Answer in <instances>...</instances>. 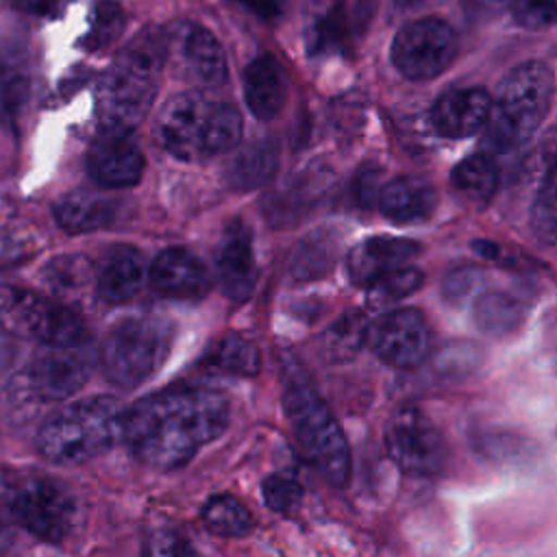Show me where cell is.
Masks as SVG:
<instances>
[{"label":"cell","instance_id":"cell-1","mask_svg":"<svg viewBox=\"0 0 557 557\" xmlns=\"http://www.w3.org/2000/svg\"><path fill=\"white\" fill-rule=\"evenodd\" d=\"M228 400L209 387H170L144 396L124 418V440L144 466L178 470L228 426Z\"/></svg>","mask_w":557,"mask_h":557},{"label":"cell","instance_id":"cell-2","mask_svg":"<svg viewBox=\"0 0 557 557\" xmlns=\"http://www.w3.org/2000/svg\"><path fill=\"white\" fill-rule=\"evenodd\" d=\"M165 59L168 35L159 28H144L117 52L98 85L96 113L102 131L131 133L144 122Z\"/></svg>","mask_w":557,"mask_h":557},{"label":"cell","instance_id":"cell-3","mask_svg":"<svg viewBox=\"0 0 557 557\" xmlns=\"http://www.w3.org/2000/svg\"><path fill=\"white\" fill-rule=\"evenodd\" d=\"M242 115L228 102L209 100L198 91L172 96L154 120L157 144L181 161H205L237 148Z\"/></svg>","mask_w":557,"mask_h":557},{"label":"cell","instance_id":"cell-4","mask_svg":"<svg viewBox=\"0 0 557 557\" xmlns=\"http://www.w3.org/2000/svg\"><path fill=\"white\" fill-rule=\"evenodd\" d=\"M126 409L113 396L72 400L44 420L37 450L59 466H78L124 440Z\"/></svg>","mask_w":557,"mask_h":557},{"label":"cell","instance_id":"cell-5","mask_svg":"<svg viewBox=\"0 0 557 557\" xmlns=\"http://www.w3.org/2000/svg\"><path fill=\"white\" fill-rule=\"evenodd\" d=\"M555 96L553 70L537 59L516 65L492 96L483 146L490 152L522 148L544 122Z\"/></svg>","mask_w":557,"mask_h":557},{"label":"cell","instance_id":"cell-6","mask_svg":"<svg viewBox=\"0 0 557 557\" xmlns=\"http://www.w3.org/2000/svg\"><path fill=\"white\" fill-rule=\"evenodd\" d=\"M96 363L98 348L89 337L70 344H39L28 363L9 381L7 398L26 411L67 400L87 383Z\"/></svg>","mask_w":557,"mask_h":557},{"label":"cell","instance_id":"cell-7","mask_svg":"<svg viewBox=\"0 0 557 557\" xmlns=\"http://www.w3.org/2000/svg\"><path fill=\"white\" fill-rule=\"evenodd\" d=\"M283 407L309 463L331 485H346L350 476V448L320 392L305 379H289L283 392Z\"/></svg>","mask_w":557,"mask_h":557},{"label":"cell","instance_id":"cell-8","mask_svg":"<svg viewBox=\"0 0 557 557\" xmlns=\"http://www.w3.org/2000/svg\"><path fill=\"white\" fill-rule=\"evenodd\" d=\"M170 324L152 315H133L111 326L98 346V366L109 383L135 389L148 381L170 352Z\"/></svg>","mask_w":557,"mask_h":557},{"label":"cell","instance_id":"cell-9","mask_svg":"<svg viewBox=\"0 0 557 557\" xmlns=\"http://www.w3.org/2000/svg\"><path fill=\"white\" fill-rule=\"evenodd\" d=\"M0 498L28 533L46 542H63L76 522V500L48 476L2 472Z\"/></svg>","mask_w":557,"mask_h":557},{"label":"cell","instance_id":"cell-10","mask_svg":"<svg viewBox=\"0 0 557 557\" xmlns=\"http://www.w3.org/2000/svg\"><path fill=\"white\" fill-rule=\"evenodd\" d=\"M0 331L39 344H70L89 337L74 309L13 285H0Z\"/></svg>","mask_w":557,"mask_h":557},{"label":"cell","instance_id":"cell-11","mask_svg":"<svg viewBox=\"0 0 557 557\" xmlns=\"http://www.w3.org/2000/svg\"><path fill=\"white\" fill-rule=\"evenodd\" d=\"M457 57V35L440 17L426 15L405 24L392 41V61L409 81L440 76Z\"/></svg>","mask_w":557,"mask_h":557},{"label":"cell","instance_id":"cell-12","mask_svg":"<svg viewBox=\"0 0 557 557\" xmlns=\"http://www.w3.org/2000/svg\"><path fill=\"white\" fill-rule=\"evenodd\" d=\"M385 446L394 463L416 476L442 472L448 457L442 431L416 407L394 411L385 429Z\"/></svg>","mask_w":557,"mask_h":557},{"label":"cell","instance_id":"cell-13","mask_svg":"<svg viewBox=\"0 0 557 557\" xmlns=\"http://www.w3.org/2000/svg\"><path fill=\"white\" fill-rule=\"evenodd\" d=\"M372 350L392 368L409 370L420 366L431 348V333L420 311L396 309L370 329Z\"/></svg>","mask_w":557,"mask_h":557},{"label":"cell","instance_id":"cell-14","mask_svg":"<svg viewBox=\"0 0 557 557\" xmlns=\"http://www.w3.org/2000/svg\"><path fill=\"white\" fill-rule=\"evenodd\" d=\"M189 83L211 89L226 81V57L218 37L198 24H181L168 37V54Z\"/></svg>","mask_w":557,"mask_h":557},{"label":"cell","instance_id":"cell-15","mask_svg":"<svg viewBox=\"0 0 557 557\" xmlns=\"http://www.w3.org/2000/svg\"><path fill=\"white\" fill-rule=\"evenodd\" d=\"M144 154L128 133L102 131L87 150V172L102 187H131L144 174Z\"/></svg>","mask_w":557,"mask_h":557},{"label":"cell","instance_id":"cell-16","mask_svg":"<svg viewBox=\"0 0 557 557\" xmlns=\"http://www.w3.org/2000/svg\"><path fill=\"white\" fill-rule=\"evenodd\" d=\"M218 281L222 292L235 300H246L257 283V263L252 235L242 222H233L220 237L218 255H215Z\"/></svg>","mask_w":557,"mask_h":557},{"label":"cell","instance_id":"cell-17","mask_svg":"<svg viewBox=\"0 0 557 557\" xmlns=\"http://www.w3.org/2000/svg\"><path fill=\"white\" fill-rule=\"evenodd\" d=\"M492 96L481 87H457L444 91L431 109L433 128L448 139L476 135L490 117Z\"/></svg>","mask_w":557,"mask_h":557},{"label":"cell","instance_id":"cell-18","mask_svg":"<svg viewBox=\"0 0 557 557\" xmlns=\"http://www.w3.org/2000/svg\"><path fill=\"white\" fill-rule=\"evenodd\" d=\"M148 278L144 255L126 244L109 248L96 268V296L107 305L133 300Z\"/></svg>","mask_w":557,"mask_h":557},{"label":"cell","instance_id":"cell-19","mask_svg":"<svg viewBox=\"0 0 557 557\" xmlns=\"http://www.w3.org/2000/svg\"><path fill=\"white\" fill-rule=\"evenodd\" d=\"M418 250L420 246L411 239L370 237L350 248L346 257V272L355 285L368 289L392 270L409 265Z\"/></svg>","mask_w":557,"mask_h":557},{"label":"cell","instance_id":"cell-20","mask_svg":"<svg viewBox=\"0 0 557 557\" xmlns=\"http://www.w3.org/2000/svg\"><path fill=\"white\" fill-rule=\"evenodd\" d=\"M33 91V67L20 41L0 44V124L17 133Z\"/></svg>","mask_w":557,"mask_h":557},{"label":"cell","instance_id":"cell-21","mask_svg":"<svg viewBox=\"0 0 557 557\" xmlns=\"http://www.w3.org/2000/svg\"><path fill=\"white\" fill-rule=\"evenodd\" d=\"M154 292L170 298H200L209 292L211 278L205 265L185 248L161 250L148 270Z\"/></svg>","mask_w":557,"mask_h":557},{"label":"cell","instance_id":"cell-22","mask_svg":"<svg viewBox=\"0 0 557 557\" xmlns=\"http://www.w3.org/2000/svg\"><path fill=\"white\" fill-rule=\"evenodd\" d=\"M287 96L285 72L272 54H259L244 70V98L259 120H272L283 109Z\"/></svg>","mask_w":557,"mask_h":557},{"label":"cell","instance_id":"cell-23","mask_svg":"<svg viewBox=\"0 0 557 557\" xmlns=\"http://www.w3.org/2000/svg\"><path fill=\"white\" fill-rule=\"evenodd\" d=\"M437 205L433 187L418 176H396L379 191V209L392 222L426 220Z\"/></svg>","mask_w":557,"mask_h":557},{"label":"cell","instance_id":"cell-24","mask_svg":"<svg viewBox=\"0 0 557 557\" xmlns=\"http://www.w3.org/2000/svg\"><path fill=\"white\" fill-rule=\"evenodd\" d=\"M117 202L104 194L89 189H74L54 205L57 224L67 233H89L113 224Z\"/></svg>","mask_w":557,"mask_h":557},{"label":"cell","instance_id":"cell-25","mask_svg":"<svg viewBox=\"0 0 557 557\" xmlns=\"http://www.w3.org/2000/svg\"><path fill=\"white\" fill-rule=\"evenodd\" d=\"M278 165V146L274 139H255L226 163V181L231 187L248 191L270 183Z\"/></svg>","mask_w":557,"mask_h":557},{"label":"cell","instance_id":"cell-26","mask_svg":"<svg viewBox=\"0 0 557 557\" xmlns=\"http://www.w3.org/2000/svg\"><path fill=\"white\" fill-rule=\"evenodd\" d=\"M348 37V17L342 0H313L305 22V44L311 54H333Z\"/></svg>","mask_w":557,"mask_h":557},{"label":"cell","instance_id":"cell-27","mask_svg":"<svg viewBox=\"0 0 557 557\" xmlns=\"http://www.w3.org/2000/svg\"><path fill=\"white\" fill-rule=\"evenodd\" d=\"M41 281L65 305L83 298L89 289L96 292V268L83 255H61L44 265Z\"/></svg>","mask_w":557,"mask_h":557},{"label":"cell","instance_id":"cell-28","mask_svg":"<svg viewBox=\"0 0 557 557\" xmlns=\"http://www.w3.org/2000/svg\"><path fill=\"white\" fill-rule=\"evenodd\" d=\"M500 183L496 163L487 154H470L450 172V187L470 207H485Z\"/></svg>","mask_w":557,"mask_h":557},{"label":"cell","instance_id":"cell-29","mask_svg":"<svg viewBox=\"0 0 557 557\" xmlns=\"http://www.w3.org/2000/svg\"><path fill=\"white\" fill-rule=\"evenodd\" d=\"M202 524L222 537H244L252 531L255 522L242 500L231 494H215L200 507Z\"/></svg>","mask_w":557,"mask_h":557},{"label":"cell","instance_id":"cell-30","mask_svg":"<svg viewBox=\"0 0 557 557\" xmlns=\"http://www.w3.org/2000/svg\"><path fill=\"white\" fill-rule=\"evenodd\" d=\"M474 324L492 337H503L516 331L522 322V307L516 298L503 292H487L474 300Z\"/></svg>","mask_w":557,"mask_h":557},{"label":"cell","instance_id":"cell-31","mask_svg":"<svg viewBox=\"0 0 557 557\" xmlns=\"http://www.w3.org/2000/svg\"><path fill=\"white\" fill-rule=\"evenodd\" d=\"M207 366L235 376H255L261 368L257 344L244 335H226L207 357Z\"/></svg>","mask_w":557,"mask_h":557},{"label":"cell","instance_id":"cell-32","mask_svg":"<svg viewBox=\"0 0 557 557\" xmlns=\"http://www.w3.org/2000/svg\"><path fill=\"white\" fill-rule=\"evenodd\" d=\"M337 242L329 233H311L307 239H302L292 255L289 270L296 278H315L331 270L335 261Z\"/></svg>","mask_w":557,"mask_h":557},{"label":"cell","instance_id":"cell-33","mask_svg":"<svg viewBox=\"0 0 557 557\" xmlns=\"http://www.w3.org/2000/svg\"><path fill=\"white\" fill-rule=\"evenodd\" d=\"M368 337H370V329L366 318L359 311H350V313H344L339 320H335L326 329L322 346L329 359L346 361L361 350Z\"/></svg>","mask_w":557,"mask_h":557},{"label":"cell","instance_id":"cell-34","mask_svg":"<svg viewBox=\"0 0 557 557\" xmlns=\"http://www.w3.org/2000/svg\"><path fill=\"white\" fill-rule=\"evenodd\" d=\"M531 228L537 242L557 246V165L537 187V196L531 207Z\"/></svg>","mask_w":557,"mask_h":557},{"label":"cell","instance_id":"cell-35","mask_svg":"<svg viewBox=\"0 0 557 557\" xmlns=\"http://www.w3.org/2000/svg\"><path fill=\"white\" fill-rule=\"evenodd\" d=\"M124 28V13L117 2L113 0H96L91 13V26L85 37V46L91 50L104 48L107 44L115 41Z\"/></svg>","mask_w":557,"mask_h":557},{"label":"cell","instance_id":"cell-36","mask_svg":"<svg viewBox=\"0 0 557 557\" xmlns=\"http://www.w3.org/2000/svg\"><path fill=\"white\" fill-rule=\"evenodd\" d=\"M422 281H424L422 270H418L413 265H403V268H396L389 274L381 276L376 283H372L368 287V292L379 302H394V300H400V298L413 294L422 285Z\"/></svg>","mask_w":557,"mask_h":557},{"label":"cell","instance_id":"cell-37","mask_svg":"<svg viewBox=\"0 0 557 557\" xmlns=\"http://www.w3.org/2000/svg\"><path fill=\"white\" fill-rule=\"evenodd\" d=\"M141 557H200V553L181 531L161 527L144 537Z\"/></svg>","mask_w":557,"mask_h":557},{"label":"cell","instance_id":"cell-38","mask_svg":"<svg viewBox=\"0 0 557 557\" xmlns=\"http://www.w3.org/2000/svg\"><path fill=\"white\" fill-rule=\"evenodd\" d=\"M261 496H263V503L272 511L287 513L294 507H298V503L302 498V485L298 483L296 476L285 474V472H276V474H270L263 481Z\"/></svg>","mask_w":557,"mask_h":557},{"label":"cell","instance_id":"cell-39","mask_svg":"<svg viewBox=\"0 0 557 557\" xmlns=\"http://www.w3.org/2000/svg\"><path fill=\"white\" fill-rule=\"evenodd\" d=\"M555 165H557V128H550L529 150V154H527V159L522 163V176L527 181H533L540 187L542 181L550 174V170Z\"/></svg>","mask_w":557,"mask_h":557},{"label":"cell","instance_id":"cell-40","mask_svg":"<svg viewBox=\"0 0 557 557\" xmlns=\"http://www.w3.org/2000/svg\"><path fill=\"white\" fill-rule=\"evenodd\" d=\"M513 20L531 30L557 24V0H511Z\"/></svg>","mask_w":557,"mask_h":557},{"label":"cell","instance_id":"cell-41","mask_svg":"<svg viewBox=\"0 0 557 557\" xmlns=\"http://www.w3.org/2000/svg\"><path fill=\"white\" fill-rule=\"evenodd\" d=\"M235 2L268 22L281 17L285 11V0H235Z\"/></svg>","mask_w":557,"mask_h":557},{"label":"cell","instance_id":"cell-42","mask_svg":"<svg viewBox=\"0 0 557 557\" xmlns=\"http://www.w3.org/2000/svg\"><path fill=\"white\" fill-rule=\"evenodd\" d=\"M11 7L26 11V13H35V15H44L50 13L57 4V0H7Z\"/></svg>","mask_w":557,"mask_h":557},{"label":"cell","instance_id":"cell-43","mask_svg":"<svg viewBox=\"0 0 557 557\" xmlns=\"http://www.w3.org/2000/svg\"><path fill=\"white\" fill-rule=\"evenodd\" d=\"M396 2V7H400V9H411V7H416V4H420V2H424V0H394Z\"/></svg>","mask_w":557,"mask_h":557}]
</instances>
